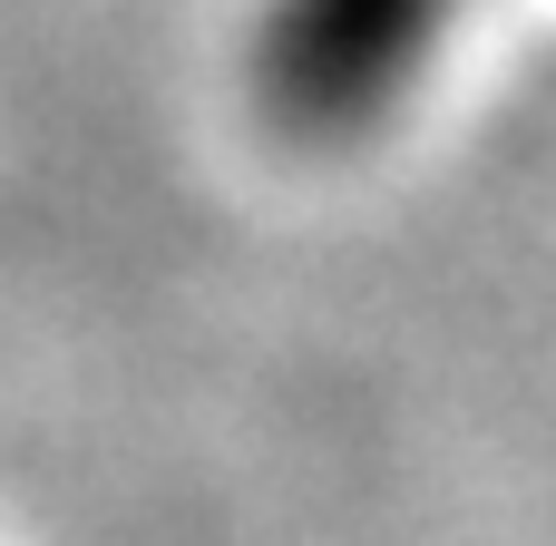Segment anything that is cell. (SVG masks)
Segmentation results:
<instances>
[{
    "label": "cell",
    "instance_id": "1",
    "mask_svg": "<svg viewBox=\"0 0 556 546\" xmlns=\"http://www.w3.org/2000/svg\"><path fill=\"white\" fill-rule=\"evenodd\" d=\"M459 0H274L254 29V88L303 137L371 127L440 49Z\"/></svg>",
    "mask_w": 556,
    "mask_h": 546
}]
</instances>
